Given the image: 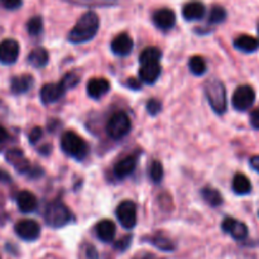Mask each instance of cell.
Returning a JSON list of instances; mask_svg holds the SVG:
<instances>
[{
	"label": "cell",
	"instance_id": "obj_1",
	"mask_svg": "<svg viewBox=\"0 0 259 259\" xmlns=\"http://www.w3.org/2000/svg\"><path fill=\"white\" fill-rule=\"evenodd\" d=\"M100 25L99 17L94 12H88L77 20L75 27L68 33L67 39L71 43L80 45V43L89 42L96 35Z\"/></svg>",
	"mask_w": 259,
	"mask_h": 259
},
{
	"label": "cell",
	"instance_id": "obj_2",
	"mask_svg": "<svg viewBox=\"0 0 259 259\" xmlns=\"http://www.w3.org/2000/svg\"><path fill=\"white\" fill-rule=\"evenodd\" d=\"M205 95L210 106L217 114L222 115L228 109L227 100V90H225L224 83L218 78H211L205 82Z\"/></svg>",
	"mask_w": 259,
	"mask_h": 259
},
{
	"label": "cell",
	"instance_id": "obj_3",
	"mask_svg": "<svg viewBox=\"0 0 259 259\" xmlns=\"http://www.w3.org/2000/svg\"><path fill=\"white\" fill-rule=\"evenodd\" d=\"M61 148L65 154L72 157L76 161H82L88 156V144L73 132H66L61 138Z\"/></svg>",
	"mask_w": 259,
	"mask_h": 259
},
{
	"label": "cell",
	"instance_id": "obj_4",
	"mask_svg": "<svg viewBox=\"0 0 259 259\" xmlns=\"http://www.w3.org/2000/svg\"><path fill=\"white\" fill-rule=\"evenodd\" d=\"M71 220H72V214L70 209L61 201L51 202L45 211L46 224L55 229L65 227L71 223Z\"/></svg>",
	"mask_w": 259,
	"mask_h": 259
},
{
	"label": "cell",
	"instance_id": "obj_5",
	"mask_svg": "<svg viewBox=\"0 0 259 259\" xmlns=\"http://www.w3.org/2000/svg\"><path fill=\"white\" fill-rule=\"evenodd\" d=\"M132 123L129 116L124 111L113 114L106 124V133L113 139H121L131 132Z\"/></svg>",
	"mask_w": 259,
	"mask_h": 259
},
{
	"label": "cell",
	"instance_id": "obj_6",
	"mask_svg": "<svg viewBox=\"0 0 259 259\" xmlns=\"http://www.w3.org/2000/svg\"><path fill=\"white\" fill-rule=\"evenodd\" d=\"M255 91L250 85H242L237 88L232 98L233 108L238 111H247L254 105Z\"/></svg>",
	"mask_w": 259,
	"mask_h": 259
},
{
	"label": "cell",
	"instance_id": "obj_7",
	"mask_svg": "<svg viewBox=\"0 0 259 259\" xmlns=\"http://www.w3.org/2000/svg\"><path fill=\"white\" fill-rule=\"evenodd\" d=\"M116 218L125 229H133L137 224V205L129 200L123 201L116 207Z\"/></svg>",
	"mask_w": 259,
	"mask_h": 259
},
{
	"label": "cell",
	"instance_id": "obj_8",
	"mask_svg": "<svg viewBox=\"0 0 259 259\" xmlns=\"http://www.w3.org/2000/svg\"><path fill=\"white\" fill-rule=\"evenodd\" d=\"M15 234L25 242H34L40 235V227L37 222L32 219H23L18 222L14 227Z\"/></svg>",
	"mask_w": 259,
	"mask_h": 259
},
{
	"label": "cell",
	"instance_id": "obj_9",
	"mask_svg": "<svg viewBox=\"0 0 259 259\" xmlns=\"http://www.w3.org/2000/svg\"><path fill=\"white\" fill-rule=\"evenodd\" d=\"M222 229L223 232L229 234L233 239L238 240V242H242L248 238L249 234V230H248L247 224H244L240 220L234 219V218H225L222 223Z\"/></svg>",
	"mask_w": 259,
	"mask_h": 259
},
{
	"label": "cell",
	"instance_id": "obj_10",
	"mask_svg": "<svg viewBox=\"0 0 259 259\" xmlns=\"http://www.w3.org/2000/svg\"><path fill=\"white\" fill-rule=\"evenodd\" d=\"M5 159H7L8 163H9L10 166L14 167L19 174L27 175V176L33 167L30 166L28 158L24 156V153H23L20 149H10V151H8L7 154H5Z\"/></svg>",
	"mask_w": 259,
	"mask_h": 259
},
{
	"label": "cell",
	"instance_id": "obj_11",
	"mask_svg": "<svg viewBox=\"0 0 259 259\" xmlns=\"http://www.w3.org/2000/svg\"><path fill=\"white\" fill-rule=\"evenodd\" d=\"M19 57V45L14 39H4L0 42V63L13 65Z\"/></svg>",
	"mask_w": 259,
	"mask_h": 259
},
{
	"label": "cell",
	"instance_id": "obj_12",
	"mask_svg": "<svg viewBox=\"0 0 259 259\" xmlns=\"http://www.w3.org/2000/svg\"><path fill=\"white\" fill-rule=\"evenodd\" d=\"M66 91L67 90L61 83V81L58 83H47L40 89V100L43 101V104H53L60 100Z\"/></svg>",
	"mask_w": 259,
	"mask_h": 259
},
{
	"label": "cell",
	"instance_id": "obj_13",
	"mask_svg": "<svg viewBox=\"0 0 259 259\" xmlns=\"http://www.w3.org/2000/svg\"><path fill=\"white\" fill-rule=\"evenodd\" d=\"M153 22L156 24V27L159 28V29L169 30L175 27L176 14H175L174 10L163 8V9H159L157 12H154Z\"/></svg>",
	"mask_w": 259,
	"mask_h": 259
},
{
	"label": "cell",
	"instance_id": "obj_14",
	"mask_svg": "<svg viewBox=\"0 0 259 259\" xmlns=\"http://www.w3.org/2000/svg\"><path fill=\"white\" fill-rule=\"evenodd\" d=\"M132 50H133V39L126 33H121V34L116 35L113 42H111V51L116 56L125 57V56L131 55Z\"/></svg>",
	"mask_w": 259,
	"mask_h": 259
},
{
	"label": "cell",
	"instance_id": "obj_15",
	"mask_svg": "<svg viewBox=\"0 0 259 259\" xmlns=\"http://www.w3.org/2000/svg\"><path fill=\"white\" fill-rule=\"evenodd\" d=\"M110 89V83L106 78H91L89 81L88 86H86V91H88V95L91 99H100L104 95H106Z\"/></svg>",
	"mask_w": 259,
	"mask_h": 259
},
{
	"label": "cell",
	"instance_id": "obj_16",
	"mask_svg": "<svg viewBox=\"0 0 259 259\" xmlns=\"http://www.w3.org/2000/svg\"><path fill=\"white\" fill-rule=\"evenodd\" d=\"M96 237L104 243L113 242L114 238L116 234V227L114 224V222L109 219H104L101 222H99L95 227Z\"/></svg>",
	"mask_w": 259,
	"mask_h": 259
},
{
	"label": "cell",
	"instance_id": "obj_17",
	"mask_svg": "<svg viewBox=\"0 0 259 259\" xmlns=\"http://www.w3.org/2000/svg\"><path fill=\"white\" fill-rule=\"evenodd\" d=\"M17 205L18 209L20 210L24 214H30V212L34 211L38 206V200L35 197L34 194H32L30 191H20L17 196Z\"/></svg>",
	"mask_w": 259,
	"mask_h": 259
},
{
	"label": "cell",
	"instance_id": "obj_18",
	"mask_svg": "<svg viewBox=\"0 0 259 259\" xmlns=\"http://www.w3.org/2000/svg\"><path fill=\"white\" fill-rule=\"evenodd\" d=\"M137 167V157L136 156H128L125 158H123L121 161H119L118 163L114 166V175H115L118 179L123 180L125 177L131 176L134 172Z\"/></svg>",
	"mask_w": 259,
	"mask_h": 259
},
{
	"label": "cell",
	"instance_id": "obj_19",
	"mask_svg": "<svg viewBox=\"0 0 259 259\" xmlns=\"http://www.w3.org/2000/svg\"><path fill=\"white\" fill-rule=\"evenodd\" d=\"M33 85H34V78L32 75H20L12 78L10 89L13 94L20 95V94L28 93L33 88Z\"/></svg>",
	"mask_w": 259,
	"mask_h": 259
},
{
	"label": "cell",
	"instance_id": "obj_20",
	"mask_svg": "<svg viewBox=\"0 0 259 259\" xmlns=\"http://www.w3.org/2000/svg\"><path fill=\"white\" fill-rule=\"evenodd\" d=\"M162 68L159 63H149V65H142L139 68V78L141 82L154 83L161 76Z\"/></svg>",
	"mask_w": 259,
	"mask_h": 259
},
{
	"label": "cell",
	"instance_id": "obj_21",
	"mask_svg": "<svg viewBox=\"0 0 259 259\" xmlns=\"http://www.w3.org/2000/svg\"><path fill=\"white\" fill-rule=\"evenodd\" d=\"M234 47L244 53H254L259 50V39L252 35L243 34L235 38Z\"/></svg>",
	"mask_w": 259,
	"mask_h": 259
},
{
	"label": "cell",
	"instance_id": "obj_22",
	"mask_svg": "<svg viewBox=\"0 0 259 259\" xmlns=\"http://www.w3.org/2000/svg\"><path fill=\"white\" fill-rule=\"evenodd\" d=\"M206 8L200 2L187 3L182 9V15L186 20H200L204 18Z\"/></svg>",
	"mask_w": 259,
	"mask_h": 259
},
{
	"label": "cell",
	"instance_id": "obj_23",
	"mask_svg": "<svg viewBox=\"0 0 259 259\" xmlns=\"http://www.w3.org/2000/svg\"><path fill=\"white\" fill-rule=\"evenodd\" d=\"M232 189L234 191V194L239 195V196H244L252 192V182L249 181L245 175L243 174H237L233 179Z\"/></svg>",
	"mask_w": 259,
	"mask_h": 259
},
{
	"label": "cell",
	"instance_id": "obj_24",
	"mask_svg": "<svg viewBox=\"0 0 259 259\" xmlns=\"http://www.w3.org/2000/svg\"><path fill=\"white\" fill-rule=\"evenodd\" d=\"M48 58H50V56H48L47 51L42 47H38L34 48L29 53V56H28V62L35 68H43L45 66H47Z\"/></svg>",
	"mask_w": 259,
	"mask_h": 259
},
{
	"label": "cell",
	"instance_id": "obj_25",
	"mask_svg": "<svg viewBox=\"0 0 259 259\" xmlns=\"http://www.w3.org/2000/svg\"><path fill=\"white\" fill-rule=\"evenodd\" d=\"M148 243H151L152 245L157 248L159 250H163V252H174L176 249L174 242H172L169 238L164 237L163 234H156L153 237L148 238Z\"/></svg>",
	"mask_w": 259,
	"mask_h": 259
},
{
	"label": "cell",
	"instance_id": "obj_26",
	"mask_svg": "<svg viewBox=\"0 0 259 259\" xmlns=\"http://www.w3.org/2000/svg\"><path fill=\"white\" fill-rule=\"evenodd\" d=\"M162 57V52L157 47H147L139 56V62L142 65H149V63H159Z\"/></svg>",
	"mask_w": 259,
	"mask_h": 259
},
{
	"label": "cell",
	"instance_id": "obj_27",
	"mask_svg": "<svg viewBox=\"0 0 259 259\" xmlns=\"http://www.w3.org/2000/svg\"><path fill=\"white\" fill-rule=\"evenodd\" d=\"M201 195H202V199L212 207H217L220 206L223 204V196L217 189L214 187H210L206 186L201 190Z\"/></svg>",
	"mask_w": 259,
	"mask_h": 259
},
{
	"label": "cell",
	"instance_id": "obj_28",
	"mask_svg": "<svg viewBox=\"0 0 259 259\" xmlns=\"http://www.w3.org/2000/svg\"><path fill=\"white\" fill-rule=\"evenodd\" d=\"M189 68L194 75L202 76L207 71V65L200 56H192L189 60Z\"/></svg>",
	"mask_w": 259,
	"mask_h": 259
},
{
	"label": "cell",
	"instance_id": "obj_29",
	"mask_svg": "<svg viewBox=\"0 0 259 259\" xmlns=\"http://www.w3.org/2000/svg\"><path fill=\"white\" fill-rule=\"evenodd\" d=\"M225 19H227V10L223 7H220V5H214L211 10H210L209 22L211 24H220Z\"/></svg>",
	"mask_w": 259,
	"mask_h": 259
},
{
	"label": "cell",
	"instance_id": "obj_30",
	"mask_svg": "<svg viewBox=\"0 0 259 259\" xmlns=\"http://www.w3.org/2000/svg\"><path fill=\"white\" fill-rule=\"evenodd\" d=\"M149 177L154 184H159L163 179V166L159 161H153L149 166Z\"/></svg>",
	"mask_w": 259,
	"mask_h": 259
},
{
	"label": "cell",
	"instance_id": "obj_31",
	"mask_svg": "<svg viewBox=\"0 0 259 259\" xmlns=\"http://www.w3.org/2000/svg\"><path fill=\"white\" fill-rule=\"evenodd\" d=\"M27 30L32 37L39 35L43 30V20L40 17H33L28 20Z\"/></svg>",
	"mask_w": 259,
	"mask_h": 259
},
{
	"label": "cell",
	"instance_id": "obj_32",
	"mask_svg": "<svg viewBox=\"0 0 259 259\" xmlns=\"http://www.w3.org/2000/svg\"><path fill=\"white\" fill-rule=\"evenodd\" d=\"M80 82V77H78L77 75H76L75 72H70L67 73V75L63 76V78L61 80V83H62L63 86H65L66 90H68V89H72L75 88L77 83Z\"/></svg>",
	"mask_w": 259,
	"mask_h": 259
},
{
	"label": "cell",
	"instance_id": "obj_33",
	"mask_svg": "<svg viewBox=\"0 0 259 259\" xmlns=\"http://www.w3.org/2000/svg\"><path fill=\"white\" fill-rule=\"evenodd\" d=\"M76 2L90 7H110L116 4V0H76Z\"/></svg>",
	"mask_w": 259,
	"mask_h": 259
},
{
	"label": "cell",
	"instance_id": "obj_34",
	"mask_svg": "<svg viewBox=\"0 0 259 259\" xmlns=\"http://www.w3.org/2000/svg\"><path fill=\"white\" fill-rule=\"evenodd\" d=\"M146 108H147V111H148L149 115L156 116L157 114L161 113L162 104H161V101L157 100V99H151V100H148V103H147Z\"/></svg>",
	"mask_w": 259,
	"mask_h": 259
},
{
	"label": "cell",
	"instance_id": "obj_35",
	"mask_svg": "<svg viewBox=\"0 0 259 259\" xmlns=\"http://www.w3.org/2000/svg\"><path fill=\"white\" fill-rule=\"evenodd\" d=\"M131 244H132V235H125V237H123L121 239H119L118 242H115L114 248H115L116 250H119V252H125V250L131 247Z\"/></svg>",
	"mask_w": 259,
	"mask_h": 259
},
{
	"label": "cell",
	"instance_id": "obj_36",
	"mask_svg": "<svg viewBox=\"0 0 259 259\" xmlns=\"http://www.w3.org/2000/svg\"><path fill=\"white\" fill-rule=\"evenodd\" d=\"M0 3H2V5L5 9L9 10L18 9L22 5V0H0Z\"/></svg>",
	"mask_w": 259,
	"mask_h": 259
},
{
	"label": "cell",
	"instance_id": "obj_37",
	"mask_svg": "<svg viewBox=\"0 0 259 259\" xmlns=\"http://www.w3.org/2000/svg\"><path fill=\"white\" fill-rule=\"evenodd\" d=\"M43 137V131L39 126H35L32 132L29 133V141L32 144H35L40 138Z\"/></svg>",
	"mask_w": 259,
	"mask_h": 259
},
{
	"label": "cell",
	"instance_id": "obj_38",
	"mask_svg": "<svg viewBox=\"0 0 259 259\" xmlns=\"http://www.w3.org/2000/svg\"><path fill=\"white\" fill-rule=\"evenodd\" d=\"M250 125H252L255 131H259V108L255 109V110L250 114Z\"/></svg>",
	"mask_w": 259,
	"mask_h": 259
},
{
	"label": "cell",
	"instance_id": "obj_39",
	"mask_svg": "<svg viewBox=\"0 0 259 259\" xmlns=\"http://www.w3.org/2000/svg\"><path fill=\"white\" fill-rule=\"evenodd\" d=\"M126 85H128L131 89H133V90H141L142 88L141 80H136V78H129Z\"/></svg>",
	"mask_w": 259,
	"mask_h": 259
},
{
	"label": "cell",
	"instance_id": "obj_40",
	"mask_svg": "<svg viewBox=\"0 0 259 259\" xmlns=\"http://www.w3.org/2000/svg\"><path fill=\"white\" fill-rule=\"evenodd\" d=\"M249 166L252 167V169H254L255 172L259 174V156H253L249 159Z\"/></svg>",
	"mask_w": 259,
	"mask_h": 259
},
{
	"label": "cell",
	"instance_id": "obj_41",
	"mask_svg": "<svg viewBox=\"0 0 259 259\" xmlns=\"http://www.w3.org/2000/svg\"><path fill=\"white\" fill-rule=\"evenodd\" d=\"M86 254H88L89 259H98V253H96L95 248L91 247V245L88 248V253Z\"/></svg>",
	"mask_w": 259,
	"mask_h": 259
},
{
	"label": "cell",
	"instance_id": "obj_42",
	"mask_svg": "<svg viewBox=\"0 0 259 259\" xmlns=\"http://www.w3.org/2000/svg\"><path fill=\"white\" fill-rule=\"evenodd\" d=\"M10 181H12V179H10L9 175H8L5 171H3V169H0V182H5V184H8V182Z\"/></svg>",
	"mask_w": 259,
	"mask_h": 259
},
{
	"label": "cell",
	"instance_id": "obj_43",
	"mask_svg": "<svg viewBox=\"0 0 259 259\" xmlns=\"http://www.w3.org/2000/svg\"><path fill=\"white\" fill-rule=\"evenodd\" d=\"M7 138H8L7 131H5V129L3 128V126H0V144H2L3 142L7 141Z\"/></svg>",
	"mask_w": 259,
	"mask_h": 259
},
{
	"label": "cell",
	"instance_id": "obj_44",
	"mask_svg": "<svg viewBox=\"0 0 259 259\" xmlns=\"http://www.w3.org/2000/svg\"><path fill=\"white\" fill-rule=\"evenodd\" d=\"M137 259H159V258H157L156 255H153V254H146V255H143V257L137 258Z\"/></svg>",
	"mask_w": 259,
	"mask_h": 259
},
{
	"label": "cell",
	"instance_id": "obj_45",
	"mask_svg": "<svg viewBox=\"0 0 259 259\" xmlns=\"http://www.w3.org/2000/svg\"><path fill=\"white\" fill-rule=\"evenodd\" d=\"M258 33H259V25H258Z\"/></svg>",
	"mask_w": 259,
	"mask_h": 259
},
{
	"label": "cell",
	"instance_id": "obj_46",
	"mask_svg": "<svg viewBox=\"0 0 259 259\" xmlns=\"http://www.w3.org/2000/svg\"><path fill=\"white\" fill-rule=\"evenodd\" d=\"M258 215H259V212H258Z\"/></svg>",
	"mask_w": 259,
	"mask_h": 259
}]
</instances>
